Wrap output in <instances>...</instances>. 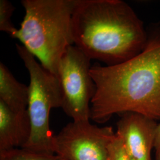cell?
<instances>
[{
	"instance_id": "6da1fadb",
	"label": "cell",
	"mask_w": 160,
	"mask_h": 160,
	"mask_svg": "<svg viewBox=\"0 0 160 160\" xmlns=\"http://www.w3.org/2000/svg\"><path fill=\"white\" fill-rule=\"evenodd\" d=\"M90 74L96 87L91 119L103 123L114 114L132 112L160 120V26L139 54L116 65H94Z\"/></svg>"
},
{
	"instance_id": "7a4b0ae2",
	"label": "cell",
	"mask_w": 160,
	"mask_h": 160,
	"mask_svg": "<svg viewBox=\"0 0 160 160\" xmlns=\"http://www.w3.org/2000/svg\"><path fill=\"white\" fill-rule=\"evenodd\" d=\"M75 46L91 60L113 66L139 54L148 34L143 22L122 0H76L72 16Z\"/></svg>"
},
{
	"instance_id": "3957f363",
	"label": "cell",
	"mask_w": 160,
	"mask_h": 160,
	"mask_svg": "<svg viewBox=\"0 0 160 160\" xmlns=\"http://www.w3.org/2000/svg\"><path fill=\"white\" fill-rule=\"evenodd\" d=\"M76 0H22L25 15L17 39L42 66L58 75L61 59L74 45L72 16Z\"/></svg>"
},
{
	"instance_id": "277c9868",
	"label": "cell",
	"mask_w": 160,
	"mask_h": 160,
	"mask_svg": "<svg viewBox=\"0 0 160 160\" xmlns=\"http://www.w3.org/2000/svg\"><path fill=\"white\" fill-rule=\"evenodd\" d=\"M17 52L29 72V98L28 111L31 123V135L23 148L55 154L54 135L50 128V112L61 108L62 92L56 75L44 68L23 45L16 44Z\"/></svg>"
},
{
	"instance_id": "5b68a950",
	"label": "cell",
	"mask_w": 160,
	"mask_h": 160,
	"mask_svg": "<svg viewBox=\"0 0 160 160\" xmlns=\"http://www.w3.org/2000/svg\"><path fill=\"white\" fill-rule=\"evenodd\" d=\"M91 59L74 45L64 53L58 78L62 92V109L74 122L90 121L96 87L90 74Z\"/></svg>"
},
{
	"instance_id": "8992f818",
	"label": "cell",
	"mask_w": 160,
	"mask_h": 160,
	"mask_svg": "<svg viewBox=\"0 0 160 160\" xmlns=\"http://www.w3.org/2000/svg\"><path fill=\"white\" fill-rule=\"evenodd\" d=\"M115 135L112 126L72 121L54 136L53 151L65 160H108L109 144Z\"/></svg>"
},
{
	"instance_id": "52a82bcc",
	"label": "cell",
	"mask_w": 160,
	"mask_h": 160,
	"mask_svg": "<svg viewBox=\"0 0 160 160\" xmlns=\"http://www.w3.org/2000/svg\"><path fill=\"white\" fill-rule=\"evenodd\" d=\"M121 115L116 133L120 137L131 160H152L157 121L137 113Z\"/></svg>"
},
{
	"instance_id": "ba28073f",
	"label": "cell",
	"mask_w": 160,
	"mask_h": 160,
	"mask_svg": "<svg viewBox=\"0 0 160 160\" xmlns=\"http://www.w3.org/2000/svg\"><path fill=\"white\" fill-rule=\"evenodd\" d=\"M30 135L28 110H12L0 100V152L23 148Z\"/></svg>"
},
{
	"instance_id": "9c48e42d",
	"label": "cell",
	"mask_w": 160,
	"mask_h": 160,
	"mask_svg": "<svg viewBox=\"0 0 160 160\" xmlns=\"http://www.w3.org/2000/svg\"><path fill=\"white\" fill-rule=\"evenodd\" d=\"M29 86L18 82L6 65L0 63V100L10 109L28 110Z\"/></svg>"
},
{
	"instance_id": "30bf717a",
	"label": "cell",
	"mask_w": 160,
	"mask_h": 160,
	"mask_svg": "<svg viewBox=\"0 0 160 160\" xmlns=\"http://www.w3.org/2000/svg\"><path fill=\"white\" fill-rule=\"evenodd\" d=\"M57 155L39 152L28 149H13L0 152V160H59Z\"/></svg>"
},
{
	"instance_id": "8fae6325",
	"label": "cell",
	"mask_w": 160,
	"mask_h": 160,
	"mask_svg": "<svg viewBox=\"0 0 160 160\" xmlns=\"http://www.w3.org/2000/svg\"><path fill=\"white\" fill-rule=\"evenodd\" d=\"M16 7L8 0H0V30L10 34L12 38L18 29L12 23L11 18Z\"/></svg>"
},
{
	"instance_id": "7c38bea8",
	"label": "cell",
	"mask_w": 160,
	"mask_h": 160,
	"mask_svg": "<svg viewBox=\"0 0 160 160\" xmlns=\"http://www.w3.org/2000/svg\"><path fill=\"white\" fill-rule=\"evenodd\" d=\"M108 160H131L126 153L121 138L116 133L109 144Z\"/></svg>"
},
{
	"instance_id": "4fadbf2b",
	"label": "cell",
	"mask_w": 160,
	"mask_h": 160,
	"mask_svg": "<svg viewBox=\"0 0 160 160\" xmlns=\"http://www.w3.org/2000/svg\"><path fill=\"white\" fill-rule=\"evenodd\" d=\"M154 148L155 150V160H160V123L158 125L156 131Z\"/></svg>"
},
{
	"instance_id": "5bb4252c",
	"label": "cell",
	"mask_w": 160,
	"mask_h": 160,
	"mask_svg": "<svg viewBox=\"0 0 160 160\" xmlns=\"http://www.w3.org/2000/svg\"><path fill=\"white\" fill-rule=\"evenodd\" d=\"M59 160H64V159H63V158H60V157H59Z\"/></svg>"
}]
</instances>
